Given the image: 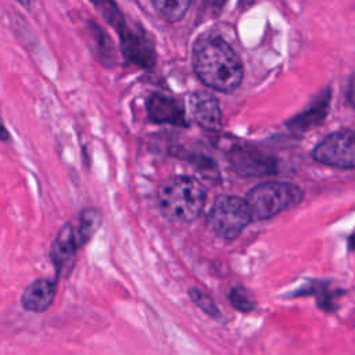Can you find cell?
<instances>
[{"instance_id": "obj_1", "label": "cell", "mask_w": 355, "mask_h": 355, "mask_svg": "<svg viewBox=\"0 0 355 355\" xmlns=\"http://www.w3.org/2000/svg\"><path fill=\"white\" fill-rule=\"evenodd\" d=\"M193 68L200 80L218 92L230 93L243 80V64L220 36L202 35L193 46Z\"/></svg>"}, {"instance_id": "obj_2", "label": "cell", "mask_w": 355, "mask_h": 355, "mask_svg": "<svg viewBox=\"0 0 355 355\" xmlns=\"http://www.w3.org/2000/svg\"><path fill=\"white\" fill-rule=\"evenodd\" d=\"M157 197L159 211L168 220L190 223L202 212L207 191L196 178L173 176L159 184Z\"/></svg>"}, {"instance_id": "obj_3", "label": "cell", "mask_w": 355, "mask_h": 355, "mask_svg": "<svg viewBox=\"0 0 355 355\" xmlns=\"http://www.w3.org/2000/svg\"><path fill=\"white\" fill-rule=\"evenodd\" d=\"M93 6L100 10L104 19L118 32L123 57L137 67L151 68L155 62V51L146 32L140 26H130L116 3L98 1L93 3Z\"/></svg>"}, {"instance_id": "obj_4", "label": "cell", "mask_w": 355, "mask_h": 355, "mask_svg": "<svg viewBox=\"0 0 355 355\" xmlns=\"http://www.w3.org/2000/svg\"><path fill=\"white\" fill-rule=\"evenodd\" d=\"M304 198L302 190L287 182H265L248 191L244 198L252 220H265L298 205Z\"/></svg>"}, {"instance_id": "obj_5", "label": "cell", "mask_w": 355, "mask_h": 355, "mask_svg": "<svg viewBox=\"0 0 355 355\" xmlns=\"http://www.w3.org/2000/svg\"><path fill=\"white\" fill-rule=\"evenodd\" d=\"M251 220L245 200L227 194L216 197L207 215L208 227L223 240L236 239Z\"/></svg>"}, {"instance_id": "obj_6", "label": "cell", "mask_w": 355, "mask_h": 355, "mask_svg": "<svg viewBox=\"0 0 355 355\" xmlns=\"http://www.w3.org/2000/svg\"><path fill=\"white\" fill-rule=\"evenodd\" d=\"M315 161L340 169H355V130L343 129L320 140L312 151Z\"/></svg>"}, {"instance_id": "obj_7", "label": "cell", "mask_w": 355, "mask_h": 355, "mask_svg": "<svg viewBox=\"0 0 355 355\" xmlns=\"http://www.w3.org/2000/svg\"><path fill=\"white\" fill-rule=\"evenodd\" d=\"M78 250L79 245L75 236V227L71 222H67L58 230L50 247V259L54 265L57 277L68 276L71 273L76 261Z\"/></svg>"}, {"instance_id": "obj_8", "label": "cell", "mask_w": 355, "mask_h": 355, "mask_svg": "<svg viewBox=\"0 0 355 355\" xmlns=\"http://www.w3.org/2000/svg\"><path fill=\"white\" fill-rule=\"evenodd\" d=\"M57 294V280L40 277L25 287L21 294V305L25 311L42 313L47 311Z\"/></svg>"}, {"instance_id": "obj_9", "label": "cell", "mask_w": 355, "mask_h": 355, "mask_svg": "<svg viewBox=\"0 0 355 355\" xmlns=\"http://www.w3.org/2000/svg\"><path fill=\"white\" fill-rule=\"evenodd\" d=\"M147 115L151 122L184 125V110L179 100L162 93H153L147 100Z\"/></svg>"}, {"instance_id": "obj_10", "label": "cell", "mask_w": 355, "mask_h": 355, "mask_svg": "<svg viewBox=\"0 0 355 355\" xmlns=\"http://www.w3.org/2000/svg\"><path fill=\"white\" fill-rule=\"evenodd\" d=\"M190 110L196 122L208 130H218L222 125V112L218 100L208 92H196L190 96Z\"/></svg>"}, {"instance_id": "obj_11", "label": "cell", "mask_w": 355, "mask_h": 355, "mask_svg": "<svg viewBox=\"0 0 355 355\" xmlns=\"http://www.w3.org/2000/svg\"><path fill=\"white\" fill-rule=\"evenodd\" d=\"M86 36H87L89 47L93 51V54L97 57V60L107 67L114 65L116 61L115 47L108 33L94 21H87Z\"/></svg>"}, {"instance_id": "obj_12", "label": "cell", "mask_w": 355, "mask_h": 355, "mask_svg": "<svg viewBox=\"0 0 355 355\" xmlns=\"http://www.w3.org/2000/svg\"><path fill=\"white\" fill-rule=\"evenodd\" d=\"M232 164L241 175H263L273 169L270 159L248 148H237L232 154Z\"/></svg>"}, {"instance_id": "obj_13", "label": "cell", "mask_w": 355, "mask_h": 355, "mask_svg": "<svg viewBox=\"0 0 355 355\" xmlns=\"http://www.w3.org/2000/svg\"><path fill=\"white\" fill-rule=\"evenodd\" d=\"M101 225V212L94 208H83L78 215V225L75 227V236L79 248L83 247L97 232Z\"/></svg>"}, {"instance_id": "obj_14", "label": "cell", "mask_w": 355, "mask_h": 355, "mask_svg": "<svg viewBox=\"0 0 355 355\" xmlns=\"http://www.w3.org/2000/svg\"><path fill=\"white\" fill-rule=\"evenodd\" d=\"M191 1L189 0H154L153 6L157 10V12L169 22H176L183 18L187 8L190 7Z\"/></svg>"}, {"instance_id": "obj_15", "label": "cell", "mask_w": 355, "mask_h": 355, "mask_svg": "<svg viewBox=\"0 0 355 355\" xmlns=\"http://www.w3.org/2000/svg\"><path fill=\"white\" fill-rule=\"evenodd\" d=\"M329 103V96L319 100L318 103L313 104L312 108L304 111L301 115H298L295 119L291 121L290 125H293V128H300V129H308L309 126L318 123L326 114V105Z\"/></svg>"}, {"instance_id": "obj_16", "label": "cell", "mask_w": 355, "mask_h": 355, "mask_svg": "<svg viewBox=\"0 0 355 355\" xmlns=\"http://www.w3.org/2000/svg\"><path fill=\"white\" fill-rule=\"evenodd\" d=\"M189 295L191 298V301L204 312L207 313L209 318L219 320L222 318V313L219 311V308L216 306V304L214 302V300L204 293L202 290H200L198 287H191L189 290Z\"/></svg>"}, {"instance_id": "obj_17", "label": "cell", "mask_w": 355, "mask_h": 355, "mask_svg": "<svg viewBox=\"0 0 355 355\" xmlns=\"http://www.w3.org/2000/svg\"><path fill=\"white\" fill-rule=\"evenodd\" d=\"M229 300H230V304L241 312H250L255 308V300L252 294L244 287L232 288V291L229 293Z\"/></svg>"}, {"instance_id": "obj_18", "label": "cell", "mask_w": 355, "mask_h": 355, "mask_svg": "<svg viewBox=\"0 0 355 355\" xmlns=\"http://www.w3.org/2000/svg\"><path fill=\"white\" fill-rule=\"evenodd\" d=\"M347 98L349 104L355 108V72L351 75L349 82H348V89H347Z\"/></svg>"}, {"instance_id": "obj_19", "label": "cell", "mask_w": 355, "mask_h": 355, "mask_svg": "<svg viewBox=\"0 0 355 355\" xmlns=\"http://www.w3.org/2000/svg\"><path fill=\"white\" fill-rule=\"evenodd\" d=\"M10 140H11V137H10V133H8V130H7V128H6L4 122H3V119L0 118V141L8 143Z\"/></svg>"}]
</instances>
